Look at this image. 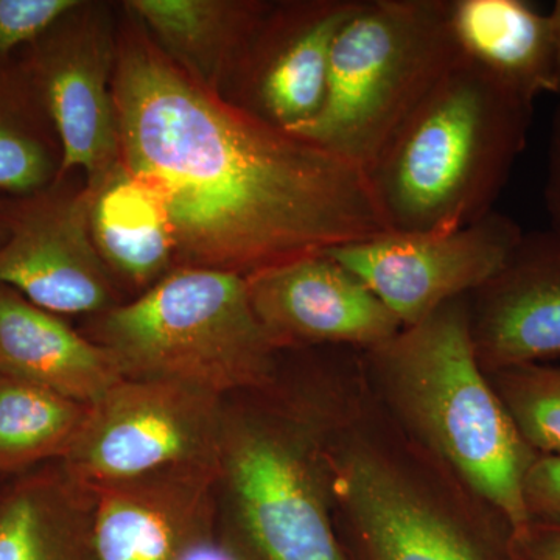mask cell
<instances>
[{
	"label": "cell",
	"mask_w": 560,
	"mask_h": 560,
	"mask_svg": "<svg viewBox=\"0 0 560 560\" xmlns=\"http://www.w3.org/2000/svg\"><path fill=\"white\" fill-rule=\"evenodd\" d=\"M92 341L135 381L184 383L219 394L270 388L272 345L234 272L176 267L138 300L95 316Z\"/></svg>",
	"instance_id": "obj_5"
},
{
	"label": "cell",
	"mask_w": 560,
	"mask_h": 560,
	"mask_svg": "<svg viewBox=\"0 0 560 560\" xmlns=\"http://www.w3.org/2000/svg\"><path fill=\"white\" fill-rule=\"evenodd\" d=\"M90 405L0 375V474L65 459Z\"/></svg>",
	"instance_id": "obj_20"
},
{
	"label": "cell",
	"mask_w": 560,
	"mask_h": 560,
	"mask_svg": "<svg viewBox=\"0 0 560 560\" xmlns=\"http://www.w3.org/2000/svg\"><path fill=\"white\" fill-rule=\"evenodd\" d=\"M0 375L94 405L124 375L108 350L0 285Z\"/></svg>",
	"instance_id": "obj_15"
},
{
	"label": "cell",
	"mask_w": 560,
	"mask_h": 560,
	"mask_svg": "<svg viewBox=\"0 0 560 560\" xmlns=\"http://www.w3.org/2000/svg\"><path fill=\"white\" fill-rule=\"evenodd\" d=\"M548 16L551 21L552 46H555V94L560 97V0L555 3Z\"/></svg>",
	"instance_id": "obj_28"
},
{
	"label": "cell",
	"mask_w": 560,
	"mask_h": 560,
	"mask_svg": "<svg viewBox=\"0 0 560 560\" xmlns=\"http://www.w3.org/2000/svg\"><path fill=\"white\" fill-rule=\"evenodd\" d=\"M523 234L517 221L492 210L448 234L388 232L326 254L355 272L401 327H410L495 278Z\"/></svg>",
	"instance_id": "obj_9"
},
{
	"label": "cell",
	"mask_w": 560,
	"mask_h": 560,
	"mask_svg": "<svg viewBox=\"0 0 560 560\" xmlns=\"http://www.w3.org/2000/svg\"><path fill=\"white\" fill-rule=\"evenodd\" d=\"M190 560H230L224 556V552L217 547L215 541L202 548V550L195 552Z\"/></svg>",
	"instance_id": "obj_29"
},
{
	"label": "cell",
	"mask_w": 560,
	"mask_h": 560,
	"mask_svg": "<svg viewBox=\"0 0 560 560\" xmlns=\"http://www.w3.org/2000/svg\"><path fill=\"white\" fill-rule=\"evenodd\" d=\"M451 22L460 54L534 105L555 94L551 21L526 0H452Z\"/></svg>",
	"instance_id": "obj_17"
},
{
	"label": "cell",
	"mask_w": 560,
	"mask_h": 560,
	"mask_svg": "<svg viewBox=\"0 0 560 560\" xmlns=\"http://www.w3.org/2000/svg\"><path fill=\"white\" fill-rule=\"evenodd\" d=\"M355 5L357 0H324L271 24L260 13L254 25L259 39L248 35L242 46L250 54L248 113L285 131L312 120L326 97L335 36Z\"/></svg>",
	"instance_id": "obj_14"
},
{
	"label": "cell",
	"mask_w": 560,
	"mask_h": 560,
	"mask_svg": "<svg viewBox=\"0 0 560 560\" xmlns=\"http://www.w3.org/2000/svg\"><path fill=\"white\" fill-rule=\"evenodd\" d=\"M77 5L75 0H0V54L36 38Z\"/></svg>",
	"instance_id": "obj_23"
},
{
	"label": "cell",
	"mask_w": 560,
	"mask_h": 560,
	"mask_svg": "<svg viewBox=\"0 0 560 560\" xmlns=\"http://www.w3.org/2000/svg\"><path fill=\"white\" fill-rule=\"evenodd\" d=\"M127 7L172 55L202 72L241 51L261 13L259 7L213 0H132Z\"/></svg>",
	"instance_id": "obj_21"
},
{
	"label": "cell",
	"mask_w": 560,
	"mask_h": 560,
	"mask_svg": "<svg viewBox=\"0 0 560 560\" xmlns=\"http://www.w3.org/2000/svg\"><path fill=\"white\" fill-rule=\"evenodd\" d=\"M92 190L33 210L0 246V285L54 315L116 307L110 270L91 232Z\"/></svg>",
	"instance_id": "obj_12"
},
{
	"label": "cell",
	"mask_w": 560,
	"mask_h": 560,
	"mask_svg": "<svg viewBox=\"0 0 560 560\" xmlns=\"http://www.w3.org/2000/svg\"><path fill=\"white\" fill-rule=\"evenodd\" d=\"M315 419L293 408L226 405L215 544L228 559L349 560Z\"/></svg>",
	"instance_id": "obj_4"
},
{
	"label": "cell",
	"mask_w": 560,
	"mask_h": 560,
	"mask_svg": "<svg viewBox=\"0 0 560 560\" xmlns=\"http://www.w3.org/2000/svg\"><path fill=\"white\" fill-rule=\"evenodd\" d=\"M512 560H560V526L529 522L511 530Z\"/></svg>",
	"instance_id": "obj_26"
},
{
	"label": "cell",
	"mask_w": 560,
	"mask_h": 560,
	"mask_svg": "<svg viewBox=\"0 0 560 560\" xmlns=\"http://www.w3.org/2000/svg\"><path fill=\"white\" fill-rule=\"evenodd\" d=\"M533 105L460 55L368 168L390 232L448 234L492 212Z\"/></svg>",
	"instance_id": "obj_3"
},
{
	"label": "cell",
	"mask_w": 560,
	"mask_h": 560,
	"mask_svg": "<svg viewBox=\"0 0 560 560\" xmlns=\"http://www.w3.org/2000/svg\"><path fill=\"white\" fill-rule=\"evenodd\" d=\"M94 490L58 466L0 490V560H95Z\"/></svg>",
	"instance_id": "obj_16"
},
{
	"label": "cell",
	"mask_w": 560,
	"mask_h": 560,
	"mask_svg": "<svg viewBox=\"0 0 560 560\" xmlns=\"http://www.w3.org/2000/svg\"><path fill=\"white\" fill-rule=\"evenodd\" d=\"M452 0H357L330 51L326 97L291 130L359 167L460 58Z\"/></svg>",
	"instance_id": "obj_6"
},
{
	"label": "cell",
	"mask_w": 560,
	"mask_h": 560,
	"mask_svg": "<svg viewBox=\"0 0 560 560\" xmlns=\"http://www.w3.org/2000/svg\"><path fill=\"white\" fill-rule=\"evenodd\" d=\"M529 522L560 526V456L539 455L523 482Z\"/></svg>",
	"instance_id": "obj_25"
},
{
	"label": "cell",
	"mask_w": 560,
	"mask_h": 560,
	"mask_svg": "<svg viewBox=\"0 0 560 560\" xmlns=\"http://www.w3.org/2000/svg\"><path fill=\"white\" fill-rule=\"evenodd\" d=\"M253 311L276 348H378L401 330L374 291L326 253L245 276Z\"/></svg>",
	"instance_id": "obj_10"
},
{
	"label": "cell",
	"mask_w": 560,
	"mask_h": 560,
	"mask_svg": "<svg viewBox=\"0 0 560 560\" xmlns=\"http://www.w3.org/2000/svg\"><path fill=\"white\" fill-rule=\"evenodd\" d=\"M49 171L46 154L35 142L0 124V189H38Z\"/></svg>",
	"instance_id": "obj_24"
},
{
	"label": "cell",
	"mask_w": 560,
	"mask_h": 560,
	"mask_svg": "<svg viewBox=\"0 0 560 560\" xmlns=\"http://www.w3.org/2000/svg\"><path fill=\"white\" fill-rule=\"evenodd\" d=\"M390 407L412 436L511 530L529 523L523 482L537 453L482 370L470 296L368 350Z\"/></svg>",
	"instance_id": "obj_2"
},
{
	"label": "cell",
	"mask_w": 560,
	"mask_h": 560,
	"mask_svg": "<svg viewBox=\"0 0 560 560\" xmlns=\"http://www.w3.org/2000/svg\"><path fill=\"white\" fill-rule=\"evenodd\" d=\"M217 478L176 467L94 489L95 560H190L215 541Z\"/></svg>",
	"instance_id": "obj_11"
},
{
	"label": "cell",
	"mask_w": 560,
	"mask_h": 560,
	"mask_svg": "<svg viewBox=\"0 0 560 560\" xmlns=\"http://www.w3.org/2000/svg\"><path fill=\"white\" fill-rule=\"evenodd\" d=\"M327 464L349 560H512L506 523L451 510L374 444L327 442Z\"/></svg>",
	"instance_id": "obj_7"
},
{
	"label": "cell",
	"mask_w": 560,
	"mask_h": 560,
	"mask_svg": "<svg viewBox=\"0 0 560 560\" xmlns=\"http://www.w3.org/2000/svg\"><path fill=\"white\" fill-rule=\"evenodd\" d=\"M471 296V338L488 374L560 357V235L525 232L499 275Z\"/></svg>",
	"instance_id": "obj_13"
},
{
	"label": "cell",
	"mask_w": 560,
	"mask_h": 560,
	"mask_svg": "<svg viewBox=\"0 0 560 560\" xmlns=\"http://www.w3.org/2000/svg\"><path fill=\"white\" fill-rule=\"evenodd\" d=\"M224 397L168 381H124L91 405L62 469L92 490L176 467L219 469Z\"/></svg>",
	"instance_id": "obj_8"
},
{
	"label": "cell",
	"mask_w": 560,
	"mask_h": 560,
	"mask_svg": "<svg viewBox=\"0 0 560 560\" xmlns=\"http://www.w3.org/2000/svg\"><path fill=\"white\" fill-rule=\"evenodd\" d=\"M10 231L5 232L3 231L2 224H0V246L3 245V243L7 242V238H9Z\"/></svg>",
	"instance_id": "obj_30"
},
{
	"label": "cell",
	"mask_w": 560,
	"mask_h": 560,
	"mask_svg": "<svg viewBox=\"0 0 560 560\" xmlns=\"http://www.w3.org/2000/svg\"><path fill=\"white\" fill-rule=\"evenodd\" d=\"M544 200L545 209L550 217V230L560 235V102L552 114Z\"/></svg>",
	"instance_id": "obj_27"
},
{
	"label": "cell",
	"mask_w": 560,
	"mask_h": 560,
	"mask_svg": "<svg viewBox=\"0 0 560 560\" xmlns=\"http://www.w3.org/2000/svg\"><path fill=\"white\" fill-rule=\"evenodd\" d=\"M120 161L160 198L175 264L243 278L390 232L364 168L231 105L132 44L113 86Z\"/></svg>",
	"instance_id": "obj_1"
},
{
	"label": "cell",
	"mask_w": 560,
	"mask_h": 560,
	"mask_svg": "<svg viewBox=\"0 0 560 560\" xmlns=\"http://www.w3.org/2000/svg\"><path fill=\"white\" fill-rule=\"evenodd\" d=\"M108 72L105 46L83 44L58 62L47 86L62 142V171L83 168L88 187L101 183L120 162L119 120Z\"/></svg>",
	"instance_id": "obj_18"
},
{
	"label": "cell",
	"mask_w": 560,
	"mask_h": 560,
	"mask_svg": "<svg viewBox=\"0 0 560 560\" xmlns=\"http://www.w3.org/2000/svg\"><path fill=\"white\" fill-rule=\"evenodd\" d=\"M92 190L91 232L110 272L150 289L175 264L171 224L160 198L121 161Z\"/></svg>",
	"instance_id": "obj_19"
},
{
	"label": "cell",
	"mask_w": 560,
	"mask_h": 560,
	"mask_svg": "<svg viewBox=\"0 0 560 560\" xmlns=\"http://www.w3.org/2000/svg\"><path fill=\"white\" fill-rule=\"evenodd\" d=\"M488 375L526 444L560 456V368L522 364Z\"/></svg>",
	"instance_id": "obj_22"
}]
</instances>
